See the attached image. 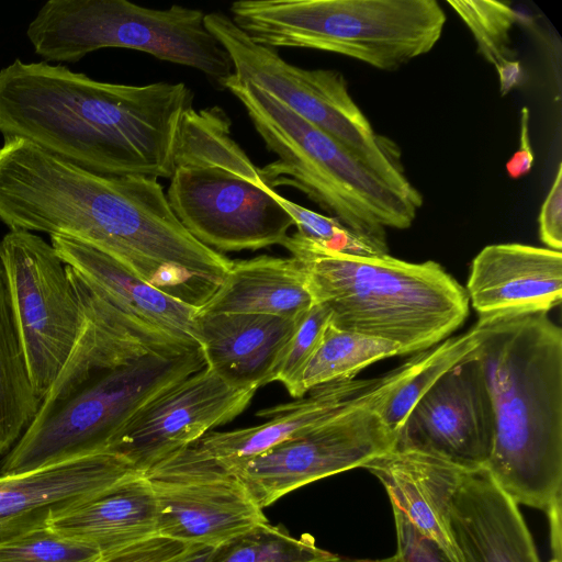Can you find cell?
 Returning a JSON list of instances; mask_svg holds the SVG:
<instances>
[{
    "label": "cell",
    "instance_id": "1",
    "mask_svg": "<svg viewBox=\"0 0 562 562\" xmlns=\"http://www.w3.org/2000/svg\"><path fill=\"white\" fill-rule=\"evenodd\" d=\"M0 221L85 243L196 307L233 263L182 226L157 179L97 175L18 137L0 146Z\"/></svg>",
    "mask_w": 562,
    "mask_h": 562
},
{
    "label": "cell",
    "instance_id": "2",
    "mask_svg": "<svg viewBox=\"0 0 562 562\" xmlns=\"http://www.w3.org/2000/svg\"><path fill=\"white\" fill-rule=\"evenodd\" d=\"M193 92L183 82L94 80L63 65L15 59L0 69V133L106 177L170 179Z\"/></svg>",
    "mask_w": 562,
    "mask_h": 562
},
{
    "label": "cell",
    "instance_id": "3",
    "mask_svg": "<svg viewBox=\"0 0 562 562\" xmlns=\"http://www.w3.org/2000/svg\"><path fill=\"white\" fill-rule=\"evenodd\" d=\"M66 267L83 323L34 420L1 461L0 474L106 451L140 409L205 367L201 348L186 349L146 333Z\"/></svg>",
    "mask_w": 562,
    "mask_h": 562
},
{
    "label": "cell",
    "instance_id": "4",
    "mask_svg": "<svg viewBox=\"0 0 562 562\" xmlns=\"http://www.w3.org/2000/svg\"><path fill=\"white\" fill-rule=\"evenodd\" d=\"M477 322L472 355L495 415L484 468L518 505L546 510L562 492V329L546 312Z\"/></svg>",
    "mask_w": 562,
    "mask_h": 562
},
{
    "label": "cell",
    "instance_id": "5",
    "mask_svg": "<svg viewBox=\"0 0 562 562\" xmlns=\"http://www.w3.org/2000/svg\"><path fill=\"white\" fill-rule=\"evenodd\" d=\"M281 246L300 261L314 303L330 310L336 328L396 342L408 355L445 340L468 318L465 288L436 261L344 254L297 233Z\"/></svg>",
    "mask_w": 562,
    "mask_h": 562
},
{
    "label": "cell",
    "instance_id": "6",
    "mask_svg": "<svg viewBox=\"0 0 562 562\" xmlns=\"http://www.w3.org/2000/svg\"><path fill=\"white\" fill-rule=\"evenodd\" d=\"M221 86L241 103L267 149L278 157L259 169L268 187L299 189L345 227L385 248L387 228L411 227L423 201L391 187L336 139L255 85L232 74Z\"/></svg>",
    "mask_w": 562,
    "mask_h": 562
},
{
    "label": "cell",
    "instance_id": "7",
    "mask_svg": "<svg viewBox=\"0 0 562 562\" xmlns=\"http://www.w3.org/2000/svg\"><path fill=\"white\" fill-rule=\"evenodd\" d=\"M229 10L257 44L329 52L380 70L429 53L446 23L436 0H240Z\"/></svg>",
    "mask_w": 562,
    "mask_h": 562
},
{
    "label": "cell",
    "instance_id": "8",
    "mask_svg": "<svg viewBox=\"0 0 562 562\" xmlns=\"http://www.w3.org/2000/svg\"><path fill=\"white\" fill-rule=\"evenodd\" d=\"M199 9H153L126 0H49L26 29L46 61L76 63L106 47L135 49L203 72L220 86L233 74L231 58Z\"/></svg>",
    "mask_w": 562,
    "mask_h": 562
},
{
    "label": "cell",
    "instance_id": "9",
    "mask_svg": "<svg viewBox=\"0 0 562 562\" xmlns=\"http://www.w3.org/2000/svg\"><path fill=\"white\" fill-rule=\"evenodd\" d=\"M205 26L228 54L233 75L277 98L318 127L401 193L423 201L409 181L395 142L375 133L334 69H305L285 61L276 48L255 43L222 12L206 13Z\"/></svg>",
    "mask_w": 562,
    "mask_h": 562
},
{
    "label": "cell",
    "instance_id": "10",
    "mask_svg": "<svg viewBox=\"0 0 562 562\" xmlns=\"http://www.w3.org/2000/svg\"><path fill=\"white\" fill-rule=\"evenodd\" d=\"M0 261L31 383L42 403L77 341L82 304L52 244L32 232L10 229L0 240Z\"/></svg>",
    "mask_w": 562,
    "mask_h": 562
},
{
    "label": "cell",
    "instance_id": "11",
    "mask_svg": "<svg viewBox=\"0 0 562 562\" xmlns=\"http://www.w3.org/2000/svg\"><path fill=\"white\" fill-rule=\"evenodd\" d=\"M156 497L158 535L216 547L268 522L240 480L192 445L144 472Z\"/></svg>",
    "mask_w": 562,
    "mask_h": 562
},
{
    "label": "cell",
    "instance_id": "12",
    "mask_svg": "<svg viewBox=\"0 0 562 562\" xmlns=\"http://www.w3.org/2000/svg\"><path fill=\"white\" fill-rule=\"evenodd\" d=\"M386 396L290 438L232 473L263 509L304 485L362 468L394 447L395 434L375 411Z\"/></svg>",
    "mask_w": 562,
    "mask_h": 562
},
{
    "label": "cell",
    "instance_id": "13",
    "mask_svg": "<svg viewBox=\"0 0 562 562\" xmlns=\"http://www.w3.org/2000/svg\"><path fill=\"white\" fill-rule=\"evenodd\" d=\"M262 184L217 168L177 167L166 195L182 226L204 246L220 254L258 250L281 245L293 226Z\"/></svg>",
    "mask_w": 562,
    "mask_h": 562
},
{
    "label": "cell",
    "instance_id": "14",
    "mask_svg": "<svg viewBox=\"0 0 562 562\" xmlns=\"http://www.w3.org/2000/svg\"><path fill=\"white\" fill-rule=\"evenodd\" d=\"M256 391L233 386L205 366L140 409L106 451L144 473L214 427L235 419L251 403Z\"/></svg>",
    "mask_w": 562,
    "mask_h": 562
},
{
    "label": "cell",
    "instance_id": "15",
    "mask_svg": "<svg viewBox=\"0 0 562 562\" xmlns=\"http://www.w3.org/2000/svg\"><path fill=\"white\" fill-rule=\"evenodd\" d=\"M495 415L479 360L470 352L414 405L395 436V449L416 450L465 469L484 468Z\"/></svg>",
    "mask_w": 562,
    "mask_h": 562
},
{
    "label": "cell",
    "instance_id": "16",
    "mask_svg": "<svg viewBox=\"0 0 562 562\" xmlns=\"http://www.w3.org/2000/svg\"><path fill=\"white\" fill-rule=\"evenodd\" d=\"M414 357L382 376L341 380L302 397L257 412L267 422L229 431H209L191 445L233 472L274 446L391 393L415 368Z\"/></svg>",
    "mask_w": 562,
    "mask_h": 562
},
{
    "label": "cell",
    "instance_id": "17",
    "mask_svg": "<svg viewBox=\"0 0 562 562\" xmlns=\"http://www.w3.org/2000/svg\"><path fill=\"white\" fill-rule=\"evenodd\" d=\"M50 244L64 263L136 326L164 341L200 348L195 322L199 307L156 289L85 243L50 235Z\"/></svg>",
    "mask_w": 562,
    "mask_h": 562
},
{
    "label": "cell",
    "instance_id": "18",
    "mask_svg": "<svg viewBox=\"0 0 562 562\" xmlns=\"http://www.w3.org/2000/svg\"><path fill=\"white\" fill-rule=\"evenodd\" d=\"M135 471L121 456L102 451L32 471L0 474V540L46 525Z\"/></svg>",
    "mask_w": 562,
    "mask_h": 562
},
{
    "label": "cell",
    "instance_id": "19",
    "mask_svg": "<svg viewBox=\"0 0 562 562\" xmlns=\"http://www.w3.org/2000/svg\"><path fill=\"white\" fill-rule=\"evenodd\" d=\"M465 291L479 318L548 313L562 299V252L518 243L487 245L472 260Z\"/></svg>",
    "mask_w": 562,
    "mask_h": 562
},
{
    "label": "cell",
    "instance_id": "20",
    "mask_svg": "<svg viewBox=\"0 0 562 562\" xmlns=\"http://www.w3.org/2000/svg\"><path fill=\"white\" fill-rule=\"evenodd\" d=\"M450 528L463 562H540L518 504L485 468L465 471Z\"/></svg>",
    "mask_w": 562,
    "mask_h": 562
},
{
    "label": "cell",
    "instance_id": "21",
    "mask_svg": "<svg viewBox=\"0 0 562 562\" xmlns=\"http://www.w3.org/2000/svg\"><path fill=\"white\" fill-rule=\"evenodd\" d=\"M400 509L451 562H463L450 528V507L467 470L443 458L392 448L362 465Z\"/></svg>",
    "mask_w": 562,
    "mask_h": 562
},
{
    "label": "cell",
    "instance_id": "22",
    "mask_svg": "<svg viewBox=\"0 0 562 562\" xmlns=\"http://www.w3.org/2000/svg\"><path fill=\"white\" fill-rule=\"evenodd\" d=\"M302 317L196 315V339L205 366L233 386L258 390L272 382L285 345Z\"/></svg>",
    "mask_w": 562,
    "mask_h": 562
},
{
    "label": "cell",
    "instance_id": "23",
    "mask_svg": "<svg viewBox=\"0 0 562 562\" xmlns=\"http://www.w3.org/2000/svg\"><path fill=\"white\" fill-rule=\"evenodd\" d=\"M47 525L102 552L159 536L156 497L138 471L68 507Z\"/></svg>",
    "mask_w": 562,
    "mask_h": 562
},
{
    "label": "cell",
    "instance_id": "24",
    "mask_svg": "<svg viewBox=\"0 0 562 562\" xmlns=\"http://www.w3.org/2000/svg\"><path fill=\"white\" fill-rule=\"evenodd\" d=\"M313 304L297 259L261 255L233 260L226 277L196 315L250 313L300 318Z\"/></svg>",
    "mask_w": 562,
    "mask_h": 562
},
{
    "label": "cell",
    "instance_id": "25",
    "mask_svg": "<svg viewBox=\"0 0 562 562\" xmlns=\"http://www.w3.org/2000/svg\"><path fill=\"white\" fill-rule=\"evenodd\" d=\"M40 406L0 261V457L15 446L34 420Z\"/></svg>",
    "mask_w": 562,
    "mask_h": 562
},
{
    "label": "cell",
    "instance_id": "26",
    "mask_svg": "<svg viewBox=\"0 0 562 562\" xmlns=\"http://www.w3.org/2000/svg\"><path fill=\"white\" fill-rule=\"evenodd\" d=\"M232 122L220 106L190 109L182 122L175 168H217L255 186L263 182L257 168L231 134Z\"/></svg>",
    "mask_w": 562,
    "mask_h": 562
},
{
    "label": "cell",
    "instance_id": "27",
    "mask_svg": "<svg viewBox=\"0 0 562 562\" xmlns=\"http://www.w3.org/2000/svg\"><path fill=\"white\" fill-rule=\"evenodd\" d=\"M404 355V350L396 342L339 329L328 324L289 394L293 398L302 397L319 385L355 379L359 371L379 360Z\"/></svg>",
    "mask_w": 562,
    "mask_h": 562
},
{
    "label": "cell",
    "instance_id": "28",
    "mask_svg": "<svg viewBox=\"0 0 562 562\" xmlns=\"http://www.w3.org/2000/svg\"><path fill=\"white\" fill-rule=\"evenodd\" d=\"M480 338L481 326L476 322L465 333L448 337L418 352L414 370L375 406L376 413L395 436L418 400L445 372L472 352Z\"/></svg>",
    "mask_w": 562,
    "mask_h": 562
},
{
    "label": "cell",
    "instance_id": "29",
    "mask_svg": "<svg viewBox=\"0 0 562 562\" xmlns=\"http://www.w3.org/2000/svg\"><path fill=\"white\" fill-rule=\"evenodd\" d=\"M336 557L318 548L312 536L294 538L268 521L214 547L206 562H325Z\"/></svg>",
    "mask_w": 562,
    "mask_h": 562
},
{
    "label": "cell",
    "instance_id": "30",
    "mask_svg": "<svg viewBox=\"0 0 562 562\" xmlns=\"http://www.w3.org/2000/svg\"><path fill=\"white\" fill-rule=\"evenodd\" d=\"M471 31L480 53L495 69L514 60L510 31L516 14L506 1L448 0Z\"/></svg>",
    "mask_w": 562,
    "mask_h": 562
},
{
    "label": "cell",
    "instance_id": "31",
    "mask_svg": "<svg viewBox=\"0 0 562 562\" xmlns=\"http://www.w3.org/2000/svg\"><path fill=\"white\" fill-rule=\"evenodd\" d=\"M102 554L47 524L0 540V562H94Z\"/></svg>",
    "mask_w": 562,
    "mask_h": 562
},
{
    "label": "cell",
    "instance_id": "32",
    "mask_svg": "<svg viewBox=\"0 0 562 562\" xmlns=\"http://www.w3.org/2000/svg\"><path fill=\"white\" fill-rule=\"evenodd\" d=\"M262 189L289 214L297 234L329 249L357 256H378L389 254V248L382 247L363 238L338 220L306 209L278 193L263 183Z\"/></svg>",
    "mask_w": 562,
    "mask_h": 562
},
{
    "label": "cell",
    "instance_id": "33",
    "mask_svg": "<svg viewBox=\"0 0 562 562\" xmlns=\"http://www.w3.org/2000/svg\"><path fill=\"white\" fill-rule=\"evenodd\" d=\"M330 310L314 303L300 319L293 335L285 345L276 368L272 382L281 383L290 393L301 372L318 346L330 322Z\"/></svg>",
    "mask_w": 562,
    "mask_h": 562
},
{
    "label": "cell",
    "instance_id": "34",
    "mask_svg": "<svg viewBox=\"0 0 562 562\" xmlns=\"http://www.w3.org/2000/svg\"><path fill=\"white\" fill-rule=\"evenodd\" d=\"M393 507L397 554L402 562H451L439 546L424 536L408 518Z\"/></svg>",
    "mask_w": 562,
    "mask_h": 562
},
{
    "label": "cell",
    "instance_id": "35",
    "mask_svg": "<svg viewBox=\"0 0 562 562\" xmlns=\"http://www.w3.org/2000/svg\"><path fill=\"white\" fill-rule=\"evenodd\" d=\"M186 544L161 536L103 552L94 562H165L186 549Z\"/></svg>",
    "mask_w": 562,
    "mask_h": 562
},
{
    "label": "cell",
    "instance_id": "36",
    "mask_svg": "<svg viewBox=\"0 0 562 562\" xmlns=\"http://www.w3.org/2000/svg\"><path fill=\"white\" fill-rule=\"evenodd\" d=\"M539 236L548 248L562 249V166L558 167L555 178L541 206L539 214Z\"/></svg>",
    "mask_w": 562,
    "mask_h": 562
},
{
    "label": "cell",
    "instance_id": "37",
    "mask_svg": "<svg viewBox=\"0 0 562 562\" xmlns=\"http://www.w3.org/2000/svg\"><path fill=\"white\" fill-rule=\"evenodd\" d=\"M529 109L527 106L520 112V146L506 164L507 173L514 178L527 175L533 164V154L529 137Z\"/></svg>",
    "mask_w": 562,
    "mask_h": 562
},
{
    "label": "cell",
    "instance_id": "38",
    "mask_svg": "<svg viewBox=\"0 0 562 562\" xmlns=\"http://www.w3.org/2000/svg\"><path fill=\"white\" fill-rule=\"evenodd\" d=\"M550 529V562H561V493L546 508Z\"/></svg>",
    "mask_w": 562,
    "mask_h": 562
},
{
    "label": "cell",
    "instance_id": "39",
    "mask_svg": "<svg viewBox=\"0 0 562 562\" xmlns=\"http://www.w3.org/2000/svg\"><path fill=\"white\" fill-rule=\"evenodd\" d=\"M502 95L507 94L522 79V69L517 60H512L496 69Z\"/></svg>",
    "mask_w": 562,
    "mask_h": 562
},
{
    "label": "cell",
    "instance_id": "40",
    "mask_svg": "<svg viewBox=\"0 0 562 562\" xmlns=\"http://www.w3.org/2000/svg\"><path fill=\"white\" fill-rule=\"evenodd\" d=\"M214 547L190 544L179 554L165 562H206Z\"/></svg>",
    "mask_w": 562,
    "mask_h": 562
},
{
    "label": "cell",
    "instance_id": "41",
    "mask_svg": "<svg viewBox=\"0 0 562 562\" xmlns=\"http://www.w3.org/2000/svg\"><path fill=\"white\" fill-rule=\"evenodd\" d=\"M325 562H402L400 555L397 553L392 557L380 559V560H371V559H351V558H342L337 555L336 558L325 561Z\"/></svg>",
    "mask_w": 562,
    "mask_h": 562
}]
</instances>
